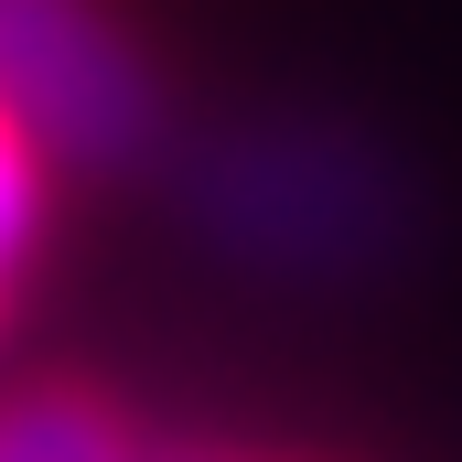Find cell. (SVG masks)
<instances>
[{"label":"cell","instance_id":"obj_3","mask_svg":"<svg viewBox=\"0 0 462 462\" xmlns=\"http://www.w3.org/2000/svg\"><path fill=\"white\" fill-rule=\"evenodd\" d=\"M0 462H140L129 420L76 376H32L0 398Z\"/></svg>","mask_w":462,"mask_h":462},{"label":"cell","instance_id":"obj_5","mask_svg":"<svg viewBox=\"0 0 462 462\" xmlns=\"http://www.w3.org/2000/svg\"><path fill=\"white\" fill-rule=\"evenodd\" d=\"M151 462H269V452H151Z\"/></svg>","mask_w":462,"mask_h":462},{"label":"cell","instance_id":"obj_1","mask_svg":"<svg viewBox=\"0 0 462 462\" xmlns=\"http://www.w3.org/2000/svg\"><path fill=\"white\" fill-rule=\"evenodd\" d=\"M183 205L216 247L258 258V269H376L420 226L409 162L345 118H301V108L226 118L183 162Z\"/></svg>","mask_w":462,"mask_h":462},{"label":"cell","instance_id":"obj_2","mask_svg":"<svg viewBox=\"0 0 462 462\" xmlns=\"http://www.w3.org/2000/svg\"><path fill=\"white\" fill-rule=\"evenodd\" d=\"M0 108L76 172H140L162 151V76L118 0H0Z\"/></svg>","mask_w":462,"mask_h":462},{"label":"cell","instance_id":"obj_4","mask_svg":"<svg viewBox=\"0 0 462 462\" xmlns=\"http://www.w3.org/2000/svg\"><path fill=\"white\" fill-rule=\"evenodd\" d=\"M32 236H43V151H32V129L0 108V291H11V269L32 258Z\"/></svg>","mask_w":462,"mask_h":462}]
</instances>
